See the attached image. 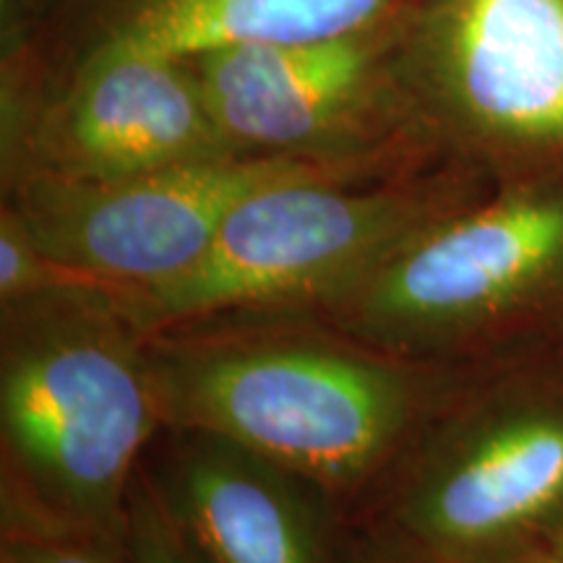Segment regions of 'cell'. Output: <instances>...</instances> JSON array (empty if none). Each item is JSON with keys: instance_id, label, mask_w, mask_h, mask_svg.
Returning <instances> with one entry per match:
<instances>
[{"instance_id": "6da1fadb", "label": "cell", "mask_w": 563, "mask_h": 563, "mask_svg": "<svg viewBox=\"0 0 563 563\" xmlns=\"http://www.w3.org/2000/svg\"><path fill=\"white\" fill-rule=\"evenodd\" d=\"M150 334L165 428L222 435L306 481L344 514L382 481L454 368L399 361L282 313Z\"/></svg>"}, {"instance_id": "7a4b0ae2", "label": "cell", "mask_w": 563, "mask_h": 563, "mask_svg": "<svg viewBox=\"0 0 563 563\" xmlns=\"http://www.w3.org/2000/svg\"><path fill=\"white\" fill-rule=\"evenodd\" d=\"M0 308L3 525L123 548L131 488L165 431L150 334L79 282Z\"/></svg>"}, {"instance_id": "3957f363", "label": "cell", "mask_w": 563, "mask_h": 563, "mask_svg": "<svg viewBox=\"0 0 563 563\" xmlns=\"http://www.w3.org/2000/svg\"><path fill=\"white\" fill-rule=\"evenodd\" d=\"M282 316L433 368L563 321V170L496 180L350 290Z\"/></svg>"}, {"instance_id": "277c9868", "label": "cell", "mask_w": 563, "mask_h": 563, "mask_svg": "<svg viewBox=\"0 0 563 563\" xmlns=\"http://www.w3.org/2000/svg\"><path fill=\"white\" fill-rule=\"evenodd\" d=\"M563 525V373L452 378L347 530L407 563H470Z\"/></svg>"}, {"instance_id": "5b68a950", "label": "cell", "mask_w": 563, "mask_h": 563, "mask_svg": "<svg viewBox=\"0 0 563 563\" xmlns=\"http://www.w3.org/2000/svg\"><path fill=\"white\" fill-rule=\"evenodd\" d=\"M488 175L449 162L384 178L302 175L243 199L191 269L118 298L146 334L253 313H298L382 266L428 224L483 191Z\"/></svg>"}, {"instance_id": "8992f818", "label": "cell", "mask_w": 563, "mask_h": 563, "mask_svg": "<svg viewBox=\"0 0 563 563\" xmlns=\"http://www.w3.org/2000/svg\"><path fill=\"white\" fill-rule=\"evenodd\" d=\"M402 32L405 0L355 30L224 47L191 66L235 154L397 175L435 159L402 81Z\"/></svg>"}, {"instance_id": "52a82bcc", "label": "cell", "mask_w": 563, "mask_h": 563, "mask_svg": "<svg viewBox=\"0 0 563 563\" xmlns=\"http://www.w3.org/2000/svg\"><path fill=\"white\" fill-rule=\"evenodd\" d=\"M399 66L439 157L493 180L563 170V0H405Z\"/></svg>"}, {"instance_id": "ba28073f", "label": "cell", "mask_w": 563, "mask_h": 563, "mask_svg": "<svg viewBox=\"0 0 563 563\" xmlns=\"http://www.w3.org/2000/svg\"><path fill=\"white\" fill-rule=\"evenodd\" d=\"M302 175L384 178L306 159L232 154L118 180L16 173L5 178L3 207L70 277L129 298L191 269L230 211L258 188Z\"/></svg>"}, {"instance_id": "9c48e42d", "label": "cell", "mask_w": 563, "mask_h": 563, "mask_svg": "<svg viewBox=\"0 0 563 563\" xmlns=\"http://www.w3.org/2000/svg\"><path fill=\"white\" fill-rule=\"evenodd\" d=\"M191 60L102 47L58 87L3 95V173L118 180L232 157Z\"/></svg>"}, {"instance_id": "30bf717a", "label": "cell", "mask_w": 563, "mask_h": 563, "mask_svg": "<svg viewBox=\"0 0 563 563\" xmlns=\"http://www.w3.org/2000/svg\"><path fill=\"white\" fill-rule=\"evenodd\" d=\"M165 433L144 467L203 563H327L334 509L319 490L222 435Z\"/></svg>"}, {"instance_id": "8fae6325", "label": "cell", "mask_w": 563, "mask_h": 563, "mask_svg": "<svg viewBox=\"0 0 563 563\" xmlns=\"http://www.w3.org/2000/svg\"><path fill=\"white\" fill-rule=\"evenodd\" d=\"M402 0H66L74 58L102 47L194 60L224 47L327 37ZM70 58V60H74Z\"/></svg>"}, {"instance_id": "7c38bea8", "label": "cell", "mask_w": 563, "mask_h": 563, "mask_svg": "<svg viewBox=\"0 0 563 563\" xmlns=\"http://www.w3.org/2000/svg\"><path fill=\"white\" fill-rule=\"evenodd\" d=\"M123 553L129 563H203L167 514L144 464L129 496Z\"/></svg>"}, {"instance_id": "4fadbf2b", "label": "cell", "mask_w": 563, "mask_h": 563, "mask_svg": "<svg viewBox=\"0 0 563 563\" xmlns=\"http://www.w3.org/2000/svg\"><path fill=\"white\" fill-rule=\"evenodd\" d=\"M0 563H129L123 548L89 534L3 525Z\"/></svg>"}, {"instance_id": "5bb4252c", "label": "cell", "mask_w": 563, "mask_h": 563, "mask_svg": "<svg viewBox=\"0 0 563 563\" xmlns=\"http://www.w3.org/2000/svg\"><path fill=\"white\" fill-rule=\"evenodd\" d=\"M336 530V527H334ZM327 563H407L402 559H394L391 553L382 551L368 540L347 530L340 525V532L332 534V543H329V559Z\"/></svg>"}, {"instance_id": "9a60e30c", "label": "cell", "mask_w": 563, "mask_h": 563, "mask_svg": "<svg viewBox=\"0 0 563 563\" xmlns=\"http://www.w3.org/2000/svg\"><path fill=\"white\" fill-rule=\"evenodd\" d=\"M470 563H563V553L559 548L548 543V540H540V543L519 545V548H511V551L485 555V559H477Z\"/></svg>"}, {"instance_id": "2e32d148", "label": "cell", "mask_w": 563, "mask_h": 563, "mask_svg": "<svg viewBox=\"0 0 563 563\" xmlns=\"http://www.w3.org/2000/svg\"><path fill=\"white\" fill-rule=\"evenodd\" d=\"M548 543H551L553 548H559V551L563 553V525L551 534V538H548Z\"/></svg>"}]
</instances>
